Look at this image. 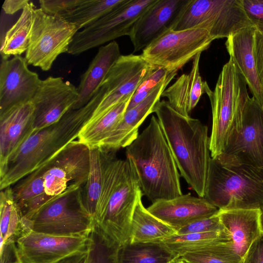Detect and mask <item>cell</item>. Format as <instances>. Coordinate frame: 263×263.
<instances>
[{
    "label": "cell",
    "instance_id": "6da1fadb",
    "mask_svg": "<svg viewBox=\"0 0 263 263\" xmlns=\"http://www.w3.org/2000/svg\"><path fill=\"white\" fill-rule=\"evenodd\" d=\"M105 88L101 86L83 107L68 110L58 122L34 131L11 156L0 173V190L18 181L51 160L68 144L78 138L102 100Z\"/></svg>",
    "mask_w": 263,
    "mask_h": 263
},
{
    "label": "cell",
    "instance_id": "7a4b0ae2",
    "mask_svg": "<svg viewBox=\"0 0 263 263\" xmlns=\"http://www.w3.org/2000/svg\"><path fill=\"white\" fill-rule=\"evenodd\" d=\"M154 112L181 176L203 197L211 159L208 127L179 113L164 100L156 104Z\"/></svg>",
    "mask_w": 263,
    "mask_h": 263
},
{
    "label": "cell",
    "instance_id": "3957f363",
    "mask_svg": "<svg viewBox=\"0 0 263 263\" xmlns=\"http://www.w3.org/2000/svg\"><path fill=\"white\" fill-rule=\"evenodd\" d=\"M142 193L153 203L182 195L179 170L159 121L147 126L126 147Z\"/></svg>",
    "mask_w": 263,
    "mask_h": 263
},
{
    "label": "cell",
    "instance_id": "277c9868",
    "mask_svg": "<svg viewBox=\"0 0 263 263\" xmlns=\"http://www.w3.org/2000/svg\"><path fill=\"white\" fill-rule=\"evenodd\" d=\"M203 198L219 210L261 209L263 167L211 158Z\"/></svg>",
    "mask_w": 263,
    "mask_h": 263
},
{
    "label": "cell",
    "instance_id": "5b68a950",
    "mask_svg": "<svg viewBox=\"0 0 263 263\" xmlns=\"http://www.w3.org/2000/svg\"><path fill=\"white\" fill-rule=\"evenodd\" d=\"M247 84L232 60L223 65L214 91L206 93L212 112L210 137L211 156H219L228 140L240 130L246 102L249 96Z\"/></svg>",
    "mask_w": 263,
    "mask_h": 263
},
{
    "label": "cell",
    "instance_id": "8992f818",
    "mask_svg": "<svg viewBox=\"0 0 263 263\" xmlns=\"http://www.w3.org/2000/svg\"><path fill=\"white\" fill-rule=\"evenodd\" d=\"M82 188L70 189L54 197L28 218L26 230L58 236L88 237L95 225L86 210Z\"/></svg>",
    "mask_w": 263,
    "mask_h": 263
},
{
    "label": "cell",
    "instance_id": "52a82bcc",
    "mask_svg": "<svg viewBox=\"0 0 263 263\" xmlns=\"http://www.w3.org/2000/svg\"><path fill=\"white\" fill-rule=\"evenodd\" d=\"M254 26L241 0H189L172 30H206L214 40Z\"/></svg>",
    "mask_w": 263,
    "mask_h": 263
},
{
    "label": "cell",
    "instance_id": "ba28073f",
    "mask_svg": "<svg viewBox=\"0 0 263 263\" xmlns=\"http://www.w3.org/2000/svg\"><path fill=\"white\" fill-rule=\"evenodd\" d=\"M142 195L135 168L126 158L109 197L105 213L96 223L120 247L129 241L133 216Z\"/></svg>",
    "mask_w": 263,
    "mask_h": 263
},
{
    "label": "cell",
    "instance_id": "9c48e42d",
    "mask_svg": "<svg viewBox=\"0 0 263 263\" xmlns=\"http://www.w3.org/2000/svg\"><path fill=\"white\" fill-rule=\"evenodd\" d=\"M78 27L64 18L48 15L40 8L34 12L29 46L25 57L28 65L49 70L57 58L67 52Z\"/></svg>",
    "mask_w": 263,
    "mask_h": 263
},
{
    "label": "cell",
    "instance_id": "30bf717a",
    "mask_svg": "<svg viewBox=\"0 0 263 263\" xmlns=\"http://www.w3.org/2000/svg\"><path fill=\"white\" fill-rule=\"evenodd\" d=\"M157 0H126L74 35L67 53L78 55L117 38L129 35L135 23Z\"/></svg>",
    "mask_w": 263,
    "mask_h": 263
},
{
    "label": "cell",
    "instance_id": "8fae6325",
    "mask_svg": "<svg viewBox=\"0 0 263 263\" xmlns=\"http://www.w3.org/2000/svg\"><path fill=\"white\" fill-rule=\"evenodd\" d=\"M213 40L204 29H171L144 48L141 55L155 67L178 72L197 54L207 49Z\"/></svg>",
    "mask_w": 263,
    "mask_h": 263
},
{
    "label": "cell",
    "instance_id": "7c38bea8",
    "mask_svg": "<svg viewBox=\"0 0 263 263\" xmlns=\"http://www.w3.org/2000/svg\"><path fill=\"white\" fill-rule=\"evenodd\" d=\"M155 67L141 55H121L106 75L101 86L104 96L86 124H91L118 103L132 97L138 86Z\"/></svg>",
    "mask_w": 263,
    "mask_h": 263
},
{
    "label": "cell",
    "instance_id": "4fadbf2b",
    "mask_svg": "<svg viewBox=\"0 0 263 263\" xmlns=\"http://www.w3.org/2000/svg\"><path fill=\"white\" fill-rule=\"evenodd\" d=\"M44 165V188L48 196L53 198L70 189L83 187L89 175L90 148L74 140Z\"/></svg>",
    "mask_w": 263,
    "mask_h": 263
},
{
    "label": "cell",
    "instance_id": "5bb4252c",
    "mask_svg": "<svg viewBox=\"0 0 263 263\" xmlns=\"http://www.w3.org/2000/svg\"><path fill=\"white\" fill-rule=\"evenodd\" d=\"M215 158L263 167V107L254 97L246 102L240 130Z\"/></svg>",
    "mask_w": 263,
    "mask_h": 263
},
{
    "label": "cell",
    "instance_id": "9a60e30c",
    "mask_svg": "<svg viewBox=\"0 0 263 263\" xmlns=\"http://www.w3.org/2000/svg\"><path fill=\"white\" fill-rule=\"evenodd\" d=\"M77 87L61 77L41 80L32 100L34 106V131L58 122L78 101Z\"/></svg>",
    "mask_w": 263,
    "mask_h": 263
},
{
    "label": "cell",
    "instance_id": "2e32d148",
    "mask_svg": "<svg viewBox=\"0 0 263 263\" xmlns=\"http://www.w3.org/2000/svg\"><path fill=\"white\" fill-rule=\"evenodd\" d=\"M21 263H54L89 248V237H64L29 231L16 242Z\"/></svg>",
    "mask_w": 263,
    "mask_h": 263
},
{
    "label": "cell",
    "instance_id": "e0dca14e",
    "mask_svg": "<svg viewBox=\"0 0 263 263\" xmlns=\"http://www.w3.org/2000/svg\"><path fill=\"white\" fill-rule=\"evenodd\" d=\"M25 58L16 55L2 60L0 67V115L32 101L41 80L31 71Z\"/></svg>",
    "mask_w": 263,
    "mask_h": 263
},
{
    "label": "cell",
    "instance_id": "ac0fdd59",
    "mask_svg": "<svg viewBox=\"0 0 263 263\" xmlns=\"http://www.w3.org/2000/svg\"><path fill=\"white\" fill-rule=\"evenodd\" d=\"M189 0H157L140 17L130 32L134 52L143 50L172 29Z\"/></svg>",
    "mask_w": 263,
    "mask_h": 263
},
{
    "label": "cell",
    "instance_id": "d6986e66",
    "mask_svg": "<svg viewBox=\"0 0 263 263\" xmlns=\"http://www.w3.org/2000/svg\"><path fill=\"white\" fill-rule=\"evenodd\" d=\"M154 216L176 230L194 221L217 214L219 209L203 197L191 193L177 197L160 200L147 208Z\"/></svg>",
    "mask_w": 263,
    "mask_h": 263
},
{
    "label": "cell",
    "instance_id": "ffe728a7",
    "mask_svg": "<svg viewBox=\"0 0 263 263\" xmlns=\"http://www.w3.org/2000/svg\"><path fill=\"white\" fill-rule=\"evenodd\" d=\"M34 113L31 101L0 115V173L11 156L33 133Z\"/></svg>",
    "mask_w": 263,
    "mask_h": 263
},
{
    "label": "cell",
    "instance_id": "44dd1931",
    "mask_svg": "<svg viewBox=\"0 0 263 263\" xmlns=\"http://www.w3.org/2000/svg\"><path fill=\"white\" fill-rule=\"evenodd\" d=\"M177 73L173 72L144 100L126 110L120 121L99 147L118 150L127 147L135 141L139 136V126L149 114L154 112L155 105L160 101L162 92Z\"/></svg>",
    "mask_w": 263,
    "mask_h": 263
},
{
    "label": "cell",
    "instance_id": "7402d4cb",
    "mask_svg": "<svg viewBox=\"0 0 263 263\" xmlns=\"http://www.w3.org/2000/svg\"><path fill=\"white\" fill-rule=\"evenodd\" d=\"M254 26L242 29L229 36L225 44L230 58L253 97L263 106V85L259 78L254 51Z\"/></svg>",
    "mask_w": 263,
    "mask_h": 263
},
{
    "label": "cell",
    "instance_id": "603a6c76",
    "mask_svg": "<svg viewBox=\"0 0 263 263\" xmlns=\"http://www.w3.org/2000/svg\"><path fill=\"white\" fill-rule=\"evenodd\" d=\"M201 53L194 58L190 72L180 76L161 95V97L167 98L168 102L175 110L185 116H190L201 96L211 89L200 74Z\"/></svg>",
    "mask_w": 263,
    "mask_h": 263
},
{
    "label": "cell",
    "instance_id": "cb8c5ba5",
    "mask_svg": "<svg viewBox=\"0 0 263 263\" xmlns=\"http://www.w3.org/2000/svg\"><path fill=\"white\" fill-rule=\"evenodd\" d=\"M217 215L237 253L243 258L251 244L262 233L260 209H219Z\"/></svg>",
    "mask_w": 263,
    "mask_h": 263
},
{
    "label": "cell",
    "instance_id": "d4e9b609",
    "mask_svg": "<svg viewBox=\"0 0 263 263\" xmlns=\"http://www.w3.org/2000/svg\"><path fill=\"white\" fill-rule=\"evenodd\" d=\"M118 44L114 41L101 46L90 63L87 69L80 77L77 87L79 98L73 109L87 104L101 86L110 68L121 56Z\"/></svg>",
    "mask_w": 263,
    "mask_h": 263
},
{
    "label": "cell",
    "instance_id": "484cf974",
    "mask_svg": "<svg viewBox=\"0 0 263 263\" xmlns=\"http://www.w3.org/2000/svg\"><path fill=\"white\" fill-rule=\"evenodd\" d=\"M44 164L27 175L12 187L14 200L23 217L28 218L53 198L45 191Z\"/></svg>",
    "mask_w": 263,
    "mask_h": 263
},
{
    "label": "cell",
    "instance_id": "4316f807",
    "mask_svg": "<svg viewBox=\"0 0 263 263\" xmlns=\"http://www.w3.org/2000/svg\"><path fill=\"white\" fill-rule=\"evenodd\" d=\"M117 150L103 147L90 148V166L87 180L82 188L85 206L93 218L103 183L105 171Z\"/></svg>",
    "mask_w": 263,
    "mask_h": 263
},
{
    "label": "cell",
    "instance_id": "83f0119b",
    "mask_svg": "<svg viewBox=\"0 0 263 263\" xmlns=\"http://www.w3.org/2000/svg\"><path fill=\"white\" fill-rule=\"evenodd\" d=\"M176 233L175 229L152 215L144 207L142 198L139 200L132 218L128 242L160 241Z\"/></svg>",
    "mask_w": 263,
    "mask_h": 263
},
{
    "label": "cell",
    "instance_id": "f1b7e54d",
    "mask_svg": "<svg viewBox=\"0 0 263 263\" xmlns=\"http://www.w3.org/2000/svg\"><path fill=\"white\" fill-rule=\"evenodd\" d=\"M35 8L33 3L30 1L22 10L16 22L6 32L1 43L2 60H8L11 55H21L27 51Z\"/></svg>",
    "mask_w": 263,
    "mask_h": 263
},
{
    "label": "cell",
    "instance_id": "f546056e",
    "mask_svg": "<svg viewBox=\"0 0 263 263\" xmlns=\"http://www.w3.org/2000/svg\"><path fill=\"white\" fill-rule=\"evenodd\" d=\"M177 257L161 241L128 242L118 251V263H169Z\"/></svg>",
    "mask_w": 263,
    "mask_h": 263
},
{
    "label": "cell",
    "instance_id": "4dcf8cb0",
    "mask_svg": "<svg viewBox=\"0 0 263 263\" xmlns=\"http://www.w3.org/2000/svg\"><path fill=\"white\" fill-rule=\"evenodd\" d=\"M131 98L115 105L95 122L86 124L80 132L77 140L89 148L99 147L122 118Z\"/></svg>",
    "mask_w": 263,
    "mask_h": 263
},
{
    "label": "cell",
    "instance_id": "1f68e13d",
    "mask_svg": "<svg viewBox=\"0 0 263 263\" xmlns=\"http://www.w3.org/2000/svg\"><path fill=\"white\" fill-rule=\"evenodd\" d=\"M1 242L17 240L27 232L24 217L15 202L11 186L1 190Z\"/></svg>",
    "mask_w": 263,
    "mask_h": 263
},
{
    "label": "cell",
    "instance_id": "d6a6232c",
    "mask_svg": "<svg viewBox=\"0 0 263 263\" xmlns=\"http://www.w3.org/2000/svg\"><path fill=\"white\" fill-rule=\"evenodd\" d=\"M126 0H78L62 17L76 25L79 30L87 27L126 2Z\"/></svg>",
    "mask_w": 263,
    "mask_h": 263
},
{
    "label": "cell",
    "instance_id": "836d02e7",
    "mask_svg": "<svg viewBox=\"0 0 263 263\" xmlns=\"http://www.w3.org/2000/svg\"><path fill=\"white\" fill-rule=\"evenodd\" d=\"M232 240L227 230L174 235L161 241L176 256L195 251L212 243Z\"/></svg>",
    "mask_w": 263,
    "mask_h": 263
},
{
    "label": "cell",
    "instance_id": "e575fe53",
    "mask_svg": "<svg viewBox=\"0 0 263 263\" xmlns=\"http://www.w3.org/2000/svg\"><path fill=\"white\" fill-rule=\"evenodd\" d=\"M180 257L187 263H242L232 240L212 243Z\"/></svg>",
    "mask_w": 263,
    "mask_h": 263
},
{
    "label": "cell",
    "instance_id": "d590c367",
    "mask_svg": "<svg viewBox=\"0 0 263 263\" xmlns=\"http://www.w3.org/2000/svg\"><path fill=\"white\" fill-rule=\"evenodd\" d=\"M88 237L90 244L86 263H118L120 247L109 239L96 223Z\"/></svg>",
    "mask_w": 263,
    "mask_h": 263
},
{
    "label": "cell",
    "instance_id": "8d00e7d4",
    "mask_svg": "<svg viewBox=\"0 0 263 263\" xmlns=\"http://www.w3.org/2000/svg\"><path fill=\"white\" fill-rule=\"evenodd\" d=\"M174 72L160 67H155L137 87L129 102L126 110L144 100L160 84L165 81Z\"/></svg>",
    "mask_w": 263,
    "mask_h": 263
},
{
    "label": "cell",
    "instance_id": "74e56055",
    "mask_svg": "<svg viewBox=\"0 0 263 263\" xmlns=\"http://www.w3.org/2000/svg\"><path fill=\"white\" fill-rule=\"evenodd\" d=\"M225 230L217 214L209 218L200 219L176 230V235L201 233Z\"/></svg>",
    "mask_w": 263,
    "mask_h": 263
},
{
    "label": "cell",
    "instance_id": "f35d334b",
    "mask_svg": "<svg viewBox=\"0 0 263 263\" xmlns=\"http://www.w3.org/2000/svg\"><path fill=\"white\" fill-rule=\"evenodd\" d=\"M78 0H40V8L45 13L62 17L77 4Z\"/></svg>",
    "mask_w": 263,
    "mask_h": 263
},
{
    "label": "cell",
    "instance_id": "ab89813d",
    "mask_svg": "<svg viewBox=\"0 0 263 263\" xmlns=\"http://www.w3.org/2000/svg\"><path fill=\"white\" fill-rule=\"evenodd\" d=\"M241 2L254 26H263V0H241Z\"/></svg>",
    "mask_w": 263,
    "mask_h": 263
},
{
    "label": "cell",
    "instance_id": "60d3db41",
    "mask_svg": "<svg viewBox=\"0 0 263 263\" xmlns=\"http://www.w3.org/2000/svg\"><path fill=\"white\" fill-rule=\"evenodd\" d=\"M254 51L259 78L263 85V26H255Z\"/></svg>",
    "mask_w": 263,
    "mask_h": 263
},
{
    "label": "cell",
    "instance_id": "b9f144b4",
    "mask_svg": "<svg viewBox=\"0 0 263 263\" xmlns=\"http://www.w3.org/2000/svg\"><path fill=\"white\" fill-rule=\"evenodd\" d=\"M242 263H263V233L251 244L242 258Z\"/></svg>",
    "mask_w": 263,
    "mask_h": 263
},
{
    "label": "cell",
    "instance_id": "7bdbcfd3",
    "mask_svg": "<svg viewBox=\"0 0 263 263\" xmlns=\"http://www.w3.org/2000/svg\"><path fill=\"white\" fill-rule=\"evenodd\" d=\"M1 263H21L15 242H1Z\"/></svg>",
    "mask_w": 263,
    "mask_h": 263
},
{
    "label": "cell",
    "instance_id": "ee69618b",
    "mask_svg": "<svg viewBox=\"0 0 263 263\" xmlns=\"http://www.w3.org/2000/svg\"><path fill=\"white\" fill-rule=\"evenodd\" d=\"M29 0H5L2 5L5 13L13 15L21 9H23L30 2Z\"/></svg>",
    "mask_w": 263,
    "mask_h": 263
},
{
    "label": "cell",
    "instance_id": "f6af8a7d",
    "mask_svg": "<svg viewBox=\"0 0 263 263\" xmlns=\"http://www.w3.org/2000/svg\"><path fill=\"white\" fill-rule=\"evenodd\" d=\"M89 249L76 252L54 263H86Z\"/></svg>",
    "mask_w": 263,
    "mask_h": 263
},
{
    "label": "cell",
    "instance_id": "bcb514c9",
    "mask_svg": "<svg viewBox=\"0 0 263 263\" xmlns=\"http://www.w3.org/2000/svg\"><path fill=\"white\" fill-rule=\"evenodd\" d=\"M170 263H187L180 257H177L172 260Z\"/></svg>",
    "mask_w": 263,
    "mask_h": 263
},
{
    "label": "cell",
    "instance_id": "7dc6e473",
    "mask_svg": "<svg viewBox=\"0 0 263 263\" xmlns=\"http://www.w3.org/2000/svg\"><path fill=\"white\" fill-rule=\"evenodd\" d=\"M260 227L262 233H263V206L260 209Z\"/></svg>",
    "mask_w": 263,
    "mask_h": 263
},
{
    "label": "cell",
    "instance_id": "c3c4849f",
    "mask_svg": "<svg viewBox=\"0 0 263 263\" xmlns=\"http://www.w3.org/2000/svg\"><path fill=\"white\" fill-rule=\"evenodd\" d=\"M170 263V262H169Z\"/></svg>",
    "mask_w": 263,
    "mask_h": 263
}]
</instances>
